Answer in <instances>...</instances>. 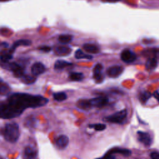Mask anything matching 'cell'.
<instances>
[{
    "label": "cell",
    "instance_id": "cell-16",
    "mask_svg": "<svg viewBox=\"0 0 159 159\" xmlns=\"http://www.w3.org/2000/svg\"><path fill=\"white\" fill-rule=\"evenodd\" d=\"M83 48L86 52L92 54H96L100 52V48L98 45L91 43H86L83 44Z\"/></svg>",
    "mask_w": 159,
    "mask_h": 159
},
{
    "label": "cell",
    "instance_id": "cell-13",
    "mask_svg": "<svg viewBox=\"0 0 159 159\" xmlns=\"http://www.w3.org/2000/svg\"><path fill=\"white\" fill-rule=\"evenodd\" d=\"M32 44V41L30 40H29V39H19L16 41H15L11 47L10 48L9 50L12 52V53H14V52L16 51V49L18 47H20V46H25V47H27V46H30Z\"/></svg>",
    "mask_w": 159,
    "mask_h": 159
},
{
    "label": "cell",
    "instance_id": "cell-33",
    "mask_svg": "<svg viewBox=\"0 0 159 159\" xmlns=\"http://www.w3.org/2000/svg\"><path fill=\"white\" fill-rule=\"evenodd\" d=\"M1 45L2 47H4V48H7L9 46V44L7 43H6V42H2Z\"/></svg>",
    "mask_w": 159,
    "mask_h": 159
},
{
    "label": "cell",
    "instance_id": "cell-21",
    "mask_svg": "<svg viewBox=\"0 0 159 159\" xmlns=\"http://www.w3.org/2000/svg\"><path fill=\"white\" fill-rule=\"evenodd\" d=\"M75 57L76 59H86L91 60L93 59V57L91 55H88L84 53L81 49H77L75 53Z\"/></svg>",
    "mask_w": 159,
    "mask_h": 159
},
{
    "label": "cell",
    "instance_id": "cell-15",
    "mask_svg": "<svg viewBox=\"0 0 159 159\" xmlns=\"http://www.w3.org/2000/svg\"><path fill=\"white\" fill-rule=\"evenodd\" d=\"M55 52L58 56H67L71 52V48L65 45L58 46L55 49Z\"/></svg>",
    "mask_w": 159,
    "mask_h": 159
},
{
    "label": "cell",
    "instance_id": "cell-4",
    "mask_svg": "<svg viewBox=\"0 0 159 159\" xmlns=\"http://www.w3.org/2000/svg\"><path fill=\"white\" fill-rule=\"evenodd\" d=\"M127 117V111L125 109H124L121 111H117L110 116L104 117V120L119 124H122L126 120Z\"/></svg>",
    "mask_w": 159,
    "mask_h": 159
},
{
    "label": "cell",
    "instance_id": "cell-2",
    "mask_svg": "<svg viewBox=\"0 0 159 159\" xmlns=\"http://www.w3.org/2000/svg\"><path fill=\"white\" fill-rule=\"evenodd\" d=\"M2 135L6 141L12 143H16L20 137L18 124L14 122L7 123L2 130Z\"/></svg>",
    "mask_w": 159,
    "mask_h": 159
},
{
    "label": "cell",
    "instance_id": "cell-32",
    "mask_svg": "<svg viewBox=\"0 0 159 159\" xmlns=\"http://www.w3.org/2000/svg\"><path fill=\"white\" fill-rule=\"evenodd\" d=\"M102 1L104 2H116L119 0H102Z\"/></svg>",
    "mask_w": 159,
    "mask_h": 159
},
{
    "label": "cell",
    "instance_id": "cell-12",
    "mask_svg": "<svg viewBox=\"0 0 159 159\" xmlns=\"http://www.w3.org/2000/svg\"><path fill=\"white\" fill-rule=\"evenodd\" d=\"M37 150L32 146H27L23 152V157L25 158L32 159L37 157Z\"/></svg>",
    "mask_w": 159,
    "mask_h": 159
},
{
    "label": "cell",
    "instance_id": "cell-14",
    "mask_svg": "<svg viewBox=\"0 0 159 159\" xmlns=\"http://www.w3.org/2000/svg\"><path fill=\"white\" fill-rule=\"evenodd\" d=\"M114 153H119V154L122 155L124 157H129L131 155L132 152L130 150L127 149V148L116 147V148H112L111 150L107 152L105 155H113Z\"/></svg>",
    "mask_w": 159,
    "mask_h": 159
},
{
    "label": "cell",
    "instance_id": "cell-23",
    "mask_svg": "<svg viewBox=\"0 0 159 159\" xmlns=\"http://www.w3.org/2000/svg\"><path fill=\"white\" fill-rule=\"evenodd\" d=\"M157 66V60L155 57L150 58L146 62V68L147 70H153Z\"/></svg>",
    "mask_w": 159,
    "mask_h": 159
},
{
    "label": "cell",
    "instance_id": "cell-22",
    "mask_svg": "<svg viewBox=\"0 0 159 159\" xmlns=\"http://www.w3.org/2000/svg\"><path fill=\"white\" fill-rule=\"evenodd\" d=\"M73 39V36L70 34H61L58 37V40L61 44H68L70 43Z\"/></svg>",
    "mask_w": 159,
    "mask_h": 159
},
{
    "label": "cell",
    "instance_id": "cell-9",
    "mask_svg": "<svg viewBox=\"0 0 159 159\" xmlns=\"http://www.w3.org/2000/svg\"><path fill=\"white\" fill-rule=\"evenodd\" d=\"M137 134V139L140 143H143L146 147H149L151 145L152 142V139L150 135L148 132L138 131Z\"/></svg>",
    "mask_w": 159,
    "mask_h": 159
},
{
    "label": "cell",
    "instance_id": "cell-1",
    "mask_svg": "<svg viewBox=\"0 0 159 159\" xmlns=\"http://www.w3.org/2000/svg\"><path fill=\"white\" fill-rule=\"evenodd\" d=\"M47 98L40 95H33L25 93H15L9 94L0 104V117L10 119L20 116L28 108H37L45 106Z\"/></svg>",
    "mask_w": 159,
    "mask_h": 159
},
{
    "label": "cell",
    "instance_id": "cell-17",
    "mask_svg": "<svg viewBox=\"0 0 159 159\" xmlns=\"http://www.w3.org/2000/svg\"><path fill=\"white\" fill-rule=\"evenodd\" d=\"M73 63L63 60H57L54 63V69L57 70H62L63 69L72 65Z\"/></svg>",
    "mask_w": 159,
    "mask_h": 159
},
{
    "label": "cell",
    "instance_id": "cell-29",
    "mask_svg": "<svg viewBox=\"0 0 159 159\" xmlns=\"http://www.w3.org/2000/svg\"><path fill=\"white\" fill-rule=\"evenodd\" d=\"M39 50L43 52H45V53H47V52H49L50 51L52 50V48L49 46H47V45H45V46H42V47H40L39 48Z\"/></svg>",
    "mask_w": 159,
    "mask_h": 159
},
{
    "label": "cell",
    "instance_id": "cell-25",
    "mask_svg": "<svg viewBox=\"0 0 159 159\" xmlns=\"http://www.w3.org/2000/svg\"><path fill=\"white\" fill-rule=\"evenodd\" d=\"M24 125L29 128H34L37 125V120L33 116H29L25 119Z\"/></svg>",
    "mask_w": 159,
    "mask_h": 159
},
{
    "label": "cell",
    "instance_id": "cell-5",
    "mask_svg": "<svg viewBox=\"0 0 159 159\" xmlns=\"http://www.w3.org/2000/svg\"><path fill=\"white\" fill-rule=\"evenodd\" d=\"M90 109L92 107L102 108L106 106L109 102V98L105 96H97L90 99H88Z\"/></svg>",
    "mask_w": 159,
    "mask_h": 159
},
{
    "label": "cell",
    "instance_id": "cell-7",
    "mask_svg": "<svg viewBox=\"0 0 159 159\" xmlns=\"http://www.w3.org/2000/svg\"><path fill=\"white\" fill-rule=\"evenodd\" d=\"M124 68L119 65H113L109 66L107 70L106 73L107 76L112 78H116L121 75L124 71Z\"/></svg>",
    "mask_w": 159,
    "mask_h": 159
},
{
    "label": "cell",
    "instance_id": "cell-31",
    "mask_svg": "<svg viewBox=\"0 0 159 159\" xmlns=\"http://www.w3.org/2000/svg\"><path fill=\"white\" fill-rule=\"evenodd\" d=\"M153 97L158 101V102H159V93L158 91H155L154 92V93L153 94Z\"/></svg>",
    "mask_w": 159,
    "mask_h": 159
},
{
    "label": "cell",
    "instance_id": "cell-28",
    "mask_svg": "<svg viewBox=\"0 0 159 159\" xmlns=\"http://www.w3.org/2000/svg\"><path fill=\"white\" fill-rule=\"evenodd\" d=\"M0 91H1V94H7L9 89V88L7 87V86L2 83V80H1V88H0Z\"/></svg>",
    "mask_w": 159,
    "mask_h": 159
},
{
    "label": "cell",
    "instance_id": "cell-27",
    "mask_svg": "<svg viewBox=\"0 0 159 159\" xmlns=\"http://www.w3.org/2000/svg\"><path fill=\"white\" fill-rule=\"evenodd\" d=\"M151 96V94L147 91H145V92H142L139 96V99L140 101L142 102H145L148 98H150V97Z\"/></svg>",
    "mask_w": 159,
    "mask_h": 159
},
{
    "label": "cell",
    "instance_id": "cell-34",
    "mask_svg": "<svg viewBox=\"0 0 159 159\" xmlns=\"http://www.w3.org/2000/svg\"><path fill=\"white\" fill-rule=\"evenodd\" d=\"M1 1H8V0H1Z\"/></svg>",
    "mask_w": 159,
    "mask_h": 159
},
{
    "label": "cell",
    "instance_id": "cell-10",
    "mask_svg": "<svg viewBox=\"0 0 159 159\" xmlns=\"http://www.w3.org/2000/svg\"><path fill=\"white\" fill-rule=\"evenodd\" d=\"M45 70V66L41 62H35L31 67V73L35 76L43 74Z\"/></svg>",
    "mask_w": 159,
    "mask_h": 159
},
{
    "label": "cell",
    "instance_id": "cell-26",
    "mask_svg": "<svg viewBox=\"0 0 159 159\" xmlns=\"http://www.w3.org/2000/svg\"><path fill=\"white\" fill-rule=\"evenodd\" d=\"M88 127L90 128L94 129V130L96 131H103L106 129V125L104 124H101V123L91 124H89Z\"/></svg>",
    "mask_w": 159,
    "mask_h": 159
},
{
    "label": "cell",
    "instance_id": "cell-6",
    "mask_svg": "<svg viewBox=\"0 0 159 159\" xmlns=\"http://www.w3.org/2000/svg\"><path fill=\"white\" fill-rule=\"evenodd\" d=\"M93 77L96 83H101L104 81L103 66L101 63H97L93 70Z\"/></svg>",
    "mask_w": 159,
    "mask_h": 159
},
{
    "label": "cell",
    "instance_id": "cell-20",
    "mask_svg": "<svg viewBox=\"0 0 159 159\" xmlns=\"http://www.w3.org/2000/svg\"><path fill=\"white\" fill-rule=\"evenodd\" d=\"M13 57V53H12L9 50H4L1 52V63L9 62Z\"/></svg>",
    "mask_w": 159,
    "mask_h": 159
},
{
    "label": "cell",
    "instance_id": "cell-19",
    "mask_svg": "<svg viewBox=\"0 0 159 159\" xmlns=\"http://www.w3.org/2000/svg\"><path fill=\"white\" fill-rule=\"evenodd\" d=\"M20 80L25 84H32L36 81L37 78L34 75L31 76L25 73L20 78Z\"/></svg>",
    "mask_w": 159,
    "mask_h": 159
},
{
    "label": "cell",
    "instance_id": "cell-18",
    "mask_svg": "<svg viewBox=\"0 0 159 159\" xmlns=\"http://www.w3.org/2000/svg\"><path fill=\"white\" fill-rule=\"evenodd\" d=\"M69 80L72 81H82L84 78V74L81 72H76V71H72L69 73L68 75Z\"/></svg>",
    "mask_w": 159,
    "mask_h": 159
},
{
    "label": "cell",
    "instance_id": "cell-8",
    "mask_svg": "<svg viewBox=\"0 0 159 159\" xmlns=\"http://www.w3.org/2000/svg\"><path fill=\"white\" fill-rule=\"evenodd\" d=\"M120 58L122 61L126 63H130L136 60L137 56L132 51L129 49H124L120 53Z\"/></svg>",
    "mask_w": 159,
    "mask_h": 159
},
{
    "label": "cell",
    "instance_id": "cell-24",
    "mask_svg": "<svg viewBox=\"0 0 159 159\" xmlns=\"http://www.w3.org/2000/svg\"><path fill=\"white\" fill-rule=\"evenodd\" d=\"M53 98L55 101L61 102V101H63L67 99V95L65 92L60 91V92H57V93H53Z\"/></svg>",
    "mask_w": 159,
    "mask_h": 159
},
{
    "label": "cell",
    "instance_id": "cell-11",
    "mask_svg": "<svg viewBox=\"0 0 159 159\" xmlns=\"http://www.w3.org/2000/svg\"><path fill=\"white\" fill-rule=\"evenodd\" d=\"M69 143V138L65 135H60L55 140V145L58 149H65Z\"/></svg>",
    "mask_w": 159,
    "mask_h": 159
},
{
    "label": "cell",
    "instance_id": "cell-3",
    "mask_svg": "<svg viewBox=\"0 0 159 159\" xmlns=\"http://www.w3.org/2000/svg\"><path fill=\"white\" fill-rule=\"evenodd\" d=\"M2 67L11 71L14 76L16 78H20L22 76L25 74V68L24 65L18 63L17 62H7L2 63Z\"/></svg>",
    "mask_w": 159,
    "mask_h": 159
},
{
    "label": "cell",
    "instance_id": "cell-30",
    "mask_svg": "<svg viewBox=\"0 0 159 159\" xmlns=\"http://www.w3.org/2000/svg\"><path fill=\"white\" fill-rule=\"evenodd\" d=\"M150 157L153 159H159V152H152L150 154Z\"/></svg>",
    "mask_w": 159,
    "mask_h": 159
}]
</instances>
